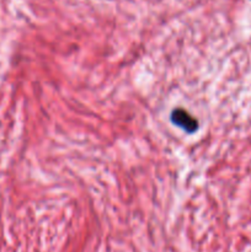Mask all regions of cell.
Segmentation results:
<instances>
[{
	"label": "cell",
	"instance_id": "obj_1",
	"mask_svg": "<svg viewBox=\"0 0 251 252\" xmlns=\"http://www.w3.org/2000/svg\"><path fill=\"white\" fill-rule=\"evenodd\" d=\"M171 121L177 125L179 127L184 128L186 132L192 133L197 129V121L193 117H191V115L186 112L184 110H176L172 112Z\"/></svg>",
	"mask_w": 251,
	"mask_h": 252
}]
</instances>
